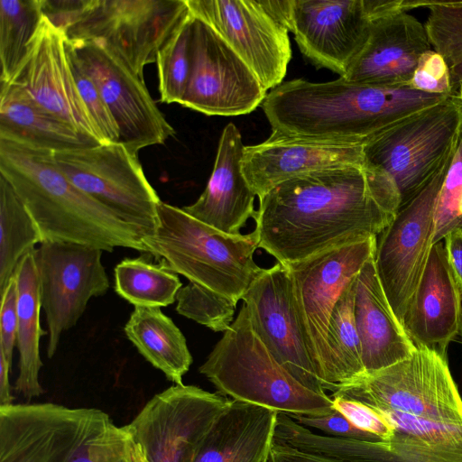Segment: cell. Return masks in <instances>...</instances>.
Segmentation results:
<instances>
[{
    "mask_svg": "<svg viewBox=\"0 0 462 462\" xmlns=\"http://www.w3.org/2000/svg\"><path fill=\"white\" fill-rule=\"evenodd\" d=\"M400 208L392 180L367 162L304 173L259 199L258 247L286 266L376 237Z\"/></svg>",
    "mask_w": 462,
    "mask_h": 462,
    "instance_id": "obj_1",
    "label": "cell"
},
{
    "mask_svg": "<svg viewBox=\"0 0 462 462\" xmlns=\"http://www.w3.org/2000/svg\"><path fill=\"white\" fill-rule=\"evenodd\" d=\"M448 97L340 77L323 83L297 79L271 89L261 106L273 133L307 140L365 143Z\"/></svg>",
    "mask_w": 462,
    "mask_h": 462,
    "instance_id": "obj_2",
    "label": "cell"
},
{
    "mask_svg": "<svg viewBox=\"0 0 462 462\" xmlns=\"http://www.w3.org/2000/svg\"><path fill=\"white\" fill-rule=\"evenodd\" d=\"M0 174L25 205L42 242L144 253L143 235L73 185L58 168L53 152L0 139Z\"/></svg>",
    "mask_w": 462,
    "mask_h": 462,
    "instance_id": "obj_3",
    "label": "cell"
},
{
    "mask_svg": "<svg viewBox=\"0 0 462 462\" xmlns=\"http://www.w3.org/2000/svg\"><path fill=\"white\" fill-rule=\"evenodd\" d=\"M0 462H144L129 425L97 408L0 406Z\"/></svg>",
    "mask_w": 462,
    "mask_h": 462,
    "instance_id": "obj_4",
    "label": "cell"
},
{
    "mask_svg": "<svg viewBox=\"0 0 462 462\" xmlns=\"http://www.w3.org/2000/svg\"><path fill=\"white\" fill-rule=\"evenodd\" d=\"M154 232L143 237L144 253L175 273L238 302L263 271L254 261L259 238L223 233L161 201Z\"/></svg>",
    "mask_w": 462,
    "mask_h": 462,
    "instance_id": "obj_5",
    "label": "cell"
},
{
    "mask_svg": "<svg viewBox=\"0 0 462 462\" xmlns=\"http://www.w3.org/2000/svg\"><path fill=\"white\" fill-rule=\"evenodd\" d=\"M220 394L278 413L326 415L331 398L302 385L273 357L254 330L246 306L199 366Z\"/></svg>",
    "mask_w": 462,
    "mask_h": 462,
    "instance_id": "obj_6",
    "label": "cell"
},
{
    "mask_svg": "<svg viewBox=\"0 0 462 462\" xmlns=\"http://www.w3.org/2000/svg\"><path fill=\"white\" fill-rule=\"evenodd\" d=\"M393 426L387 439L359 440L317 433L282 415L274 441L340 462H462V422L429 420L378 411Z\"/></svg>",
    "mask_w": 462,
    "mask_h": 462,
    "instance_id": "obj_7",
    "label": "cell"
},
{
    "mask_svg": "<svg viewBox=\"0 0 462 462\" xmlns=\"http://www.w3.org/2000/svg\"><path fill=\"white\" fill-rule=\"evenodd\" d=\"M461 134L462 105L456 94L365 142L364 154L392 180L402 208L455 153Z\"/></svg>",
    "mask_w": 462,
    "mask_h": 462,
    "instance_id": "obj_8",
    "label": "cell"
},
{
    "mask_svg": "<svg viewBox=\"0 0 462 462\" xmlns=\"http://www.w3.org/2000/svg\"><path fill=\"white\" fill-rule=\"evenodd\" d=\"M189 13L187 0H83L63 32L69 42L101 43L143 79Z\"/></svg>",
    "mask_w": 462,
    "mask_h": 462,
    "instance_id": "obj_9",
    "label": "cell"
},
{
    "mask_svg": "<svg viewBox=\"0 0 462 462\" xmlns=\"http://www.w3.org/2000/svg\"><path fill=\"white\" fill-rule=\"evenodd\" d=\"M329 396L360 402L374 410L462 422V397L448 357L427 347L391 366L341 385Z\"/></svg>",
    "mask_w": 462,
    "mask_h": 462,
    "instance_id": "obj_10",
    "label": "cell"
},
{
    "mask_svg": "<svg viewBox=\"0 0 462 462\" xmlns=\"http://www.w3.org/2000/svg\"><path fill=\"white\" fill-rule=\"evenodd\" d=\"M60 171L82 192L105 206L143 236L157 226L162 201L136 153L122 143L53 152Z\"/></svg>",
    "mask_w": 462,
    "mask_h": 462,
    "instance_id": "obj_11",
    "label": "cell"
},
{
    "mask_svg": "<svg viewBox=\"0 0 462 462\" xmlns=\"http://www.w3.org/2000/svg\"><path fill=\"white\" fill-rule=\"evenodd\" d=\"M294 34L305 58L318 69L344 77L369 35L377 15L375 0L264 1Z\"/></svg>",
    "mask_w": 462,
    "mask_h": 462,
    "instance_id": "obj_12",
    "label": "cell"
},
{
    "mask_svg": "<svg viewBox=\"0 0 462 462\" xmlns=\"http://www.w3.org/2000/svg\"><path fill=\"white\" fill-rule=\"evenodd\" d=\"M453 156L376 237L375 271L402 325L433 245L438 195Z\"/></svg>",
    "mask_w": 462,
    "mask_h": 462,
    "instance_id": "obj_13",
    "label": "cell"
},
{
    "mask_svg": "<svg viewBox=\"0 0 462 462\" xmlns=\"http://www.w3.org/2000/svg\"><path fill=\"white\" fill-rule=\"evenodd\" d=\"M230 401L219 393L185 384L153 395L128 424L144 462H192Z\"/></svg>",
    "mask_w": 462,
    "mask_h": 462,
    "instance_id": "obj_14",
    "label": "cell"
},
{
    "mask_svg": "<svg viewBox=\"0 0 462 462\" xmlns=\"http://www.w3.org/2000/svg\"><path fill=\"white\" fill-rule=\"evenodd\" d=\"M102 253L97 247L63 241L45 240L35 248L41 303L49 332L48 358L55 355L62 333L77 324L89 300L108 291Z\"/></svg>",
    "mask_w": 462,
    "mask_h": 462,
    "instance_id": "obj_15",
    "label": "cell"
},
{
    "mask_svg": "<svg viewBox=\"0 0 462 462\" xmlns=\"http://www.w3.org/2000/svg\"><path fill=\"white\" fill-rule=\"evenodd\" d=\"M376 237L284 265L291 277L297 316L322 386L328 358L327 332L332 310L345 288L374 254Z\"/></svg>",
    "mask_w": 462,
    "mask_h": 462,
    "instance_id": "obj_16",
    "label": "cell"
},
{
    "mask_svg": "<svg viewBox=\"0 0 462 462\" xmlns=\"http://www.w3.org/2000/svg\"><path fill=\"white\" fill-rule=\"evenodd\" d=\"M191 23V69L180 105L208 116L254 111L265 99L267 90L212 27L192 14Z\"/></svg>",
    "mask_w": 462,
    "mask_h": 462,
    "instance_id": "obj_17",
    "label": "cell"
},
{
    "mask_svg": "<svg viewBox=\"0 0 462 462\" xmlns=\"http://www.w3.org/2000/svg\"><path fill=\"white\" fill-rule=\"evenodd\" d=\"M187 4L193 15L238 54L266 90L282 83L291 59L289 31L264 1L187 0Z\"/></svg>",
    "mask_w": 462,
    "mask_h": 462,
    "instance_id": "obj_18",
    "label": "cell"
},
{
    "mask_svg": "<svg viewBox=\"0 0 462 462\" xmlns=\"http://www.w3.org/2000/svg\"><path fill=\"white\" fill-rule=\"evenodd\" d=\"M68 42L114 117L119 131V143L137 154L141 149L162 144L175 135L143 79L117 55L97 42Z\"/></svg>",
    "mask_w": 462,
    "mask_h": 462,
    "instance_id": "obj_19",
    "label": "cell"
},
{
    "mask_svg": "<svg viewBox=\"0 0 462 462\" xmlns=\"http://www.w3.org/2000/svg\"><path fill=\"white\" fill-rule=\"evenodd\" d=\"M241 300L254 330L277 362L302 385L327 395L297 316L288 269L278 262L263 269Z\"/></svg>",
    "mask_w": 462,
    "mask_h": 462,
    "instance_id": "obj_20",
    "label": "cell"
},
{
    "mask_svg": "<svg viewBox=\"0 0 462 462\" xmlns=\"http://www.w3.org/2000/svg\"><path fill=\"white\" fill-rule=\"evenodd\" d=\"M66 42L64 32L43 15L23 63L9 82L79 134L103 143L79 94Z\"/></svg>",
    "mask_w": 462,
    "mask_h": 462,
    "instance_id": "obj_21",
    "label": "cell"
},
{
    "mask_svg": "<svg viewBox=\"0 0 462 462\" xmlns=\"http://www.w3.org/2000/svg\"><path fill=\"white\" fill-rule=\"evenodd\" d=\"M365 162L364 143L307 140L272 132L264 142L245 147L242 171L261 199L293 177Z\"/></svg>",
    "mask_w": 462,
    "mask_h": 462,
    "instance_id": "obj_22",
    "label": "cell"
},
{
    "mask_svg": "<svg viewBox=\"0 0 462 462\" xmlns=\"http://www.w3.org/2000/svg\"><path fill=\"white\" fill-rule=\"evenodd\" d=\"M425 25L403 11L372 20L363 49L343 78L383 87H409L423 53L431 50Z\"/></svg>",
    "mask_w": 462,
    "mask_h": 462,
    "instance_id": "obj_23",
    "label": "cell"
},
{
    "mask_svg": "<svg viewBox=\"0 0 462 462\" xmlns=\"http://www.w3.org/2000/svg\"><path fill=\"white\" fill-rule=\"evenodd\" d=\"M402 326L416 347L443 356L462 328V295L448 266L443 242L433 244Z\"/></svg>",
    "mask_w": 462,
    "mask_h": 462,
    "instance_id": "obj_24",
    "label": "cell"
},
{
    "mask_svg": "<svg viewBox=\"0 0 462 462\" xmlns=\"http://www.w3.org/2000/svg\"><path fill=\"white\" fill-rule=\"evenodd\" d=\"M245 147L238 128L233 123L226 125L204 191L193 204L181 208L192 217L229 235H241L246 221L256 215V195L242 171Z\"/></svg>",
    "mask_w": 462,
    "mask_h": 462,
    "instance_id": "obj_25",
    "label": "cell"
},
{
    "mask_svg": "<svg viewBox=\"0 0 462 462\" xmlns=\"http://www.w3.org/2000/svg\"><path fill=\"white\" fill-rule=\"evenodd\" d=\"M353 311L365 374L406 359L415 350L381 286L374 254L356 275Z\"/></svg>",
    "mask_w": 462,
    "mask_h": 462,
    "instance_id": "obj_26",
    "label": "cell"
},
{
    "mask_svg": "<svg viewBox=\"0 0 462 462\" xmlns=\"http://www.w3.org/2000/svg\"><path fill=\"white\" fill-rule=\"evenodd\" d=\"M277 413L231 400L203 438L192 462H265Z\"/></svg>",
    "mask_w": 462,
    "mask_h": 462,
    "instance_id": "obj_27",
    "label": "cell"
},
{
    "mask_svg": "<svg viewBox=\"0 0 462 462\" xmlns=\"http://www.w3.org/2000/svg\"><path fill=\"white\" fill-rule=\"evenodd\" d=\"M0 139L34 148L64 152L102 144L38 106L14 83H1Z\"/></svg>",
    "mask_w": 462,
    "mask_h": 462,
    "instance_id": "obj_28",
    "label": "cell"
},
{
    "mask_svg": "<svg viewBox=\"0 0 462 462\" xmlns=\"http://www.w3.org/2000/svg\"><path fill=\"white\" fill-rule=\"evenodd\" d=\"M34 250L21 259L14 274L18 288L16 345L19 353V373L14 389L29 401L44 393L39 381L43 365L40 356V338L46 332L40 324L42 303Z\"/></svg>",
    "mask_w": 462,
    "mask_h": 462,
    "instance_id": "obj_29",
    "label": "cell"
},
{
    "mask_svg": "<svg viewBox=\"0 0 462 462\" xmlns=\"http://www.w3.org/2000/svg\"><path fill=\"white\" fill-rule=\"evenodd\" d=\"M124 330L152 366L174 384H184L182 378L192 364V356L184 335L161 308L134 307Z\"/></svg>",
    "mask_w": 462,
    "mask_h": 462,
    "instance_id": "obj_30",
    "label": "cell"
},
{
    "mask_svg": "<svg viewBox=\"0 0 462 462\" xmlns=\"http://www.w3.org/2000/svg\"><path fill=\"white\" fill-rule=\"evenodd\" d=\"M356 278L336 302L328 327V358L323 387L332 393L337 387L365 375L353 311Z\"/></svg>",
    "mask_w": 462,
    "mask_h": 462,
    "instance_id": "obj_31",
    "label": "cell"
},
{
    "mask_svg": "<svg viewBox=\"0 0 462 462\" xmlns=\"http://www.w3.org/2000/svg\"><path fill=\"white\" fill-rule=\"evenodd\" d=\"M42 242L37 224L11 183L0 174V293L21 259Z\"/></svg>",
    "mask_w": 462,
    "mask_h": 462,
    "instance_id": "obj_32",
    "label": "cell"
},
{
    "mask_svg": "<svg viewBox=\"0 0 462 462\" xmlns=\"http://www.w3.org/2000/svg\"><path fill=\"white\" fill-rule=\"evenodd\" d=\"M181 287L178 274L161 261L125 259L115 268L116 292L134 307H167Z\"/></svg>",
    "mask_w": 462,
    "mask_h": 462,
    "instance_id": "obj_33",
    "label": "cell"
},
{
    "mask_svg": "<svg viewBox=\"0 0 462 462\" xmlns=\"http://www.w3.org/2000/svg\"><path fill=\"white\" fill-rule=\"evenodd\" d=\"M42 17V0H0L1 83L23 63Z\"/></svg>",
    "mask_w": 462,
    "mask_h": 462,
    "instance_id": "obj_34",
    "label": "cell"
},
{
    "mask_svg": "<svg viewBox=\"0 0 462 462\" xmlns=\"http://www.w3.org/2000/svg\"><path fill=\"white\" fill-rule=\"evenodd\" d=\"M429 10L425 28L433 50L446 60L451 87L457 94L462 84V1L408 0L407 8Z\"/></svg>",
    "mask_w": 462,
    "mask_h": 462,
    "instance_id": "obj_35",
    "label": "cell"
},
{
    "mask_svg": "<svg viewBox=\"0 0 462 462\" xmlns=\"http://www.w3.org/2000/svg\"><path fill=\"white\" fill-rule=\"evenodd\" d=\"M191 14L159 51L157 69L161 101L180 104L191 69Z\"/></svg>",
    "mask_w": 462,
    "mask_h": 462,
    "instance_id": "obj_36",
    "label": "cell"
},
{
    "mask_svg": "<svg viewBox=\"0 0 462 462\" xmlns=\"http://www.w3.org/2000/svg\"><path fill=\"white\" fill-rule=\"evenodd\" d=\"M176 310L213 331L225 332L233 323L237 302L199 285L189 282L176 296Z\"/></svg>",
    "mask_w": 462,
    "mask_h": 462,
    "instance_id": "obj_37",
    "label": "cell"
},
{
    "mask_svg": "<svg viewBox=\"0 0 462 462\" xmlns=\"http://www.w3.org/2000/svg\"><path fill=\"white\" fill-rule=\"evenodd\" d=\"M457 227H462V134L438 195L433 244Z\"/></svg>",
    "mask_w": 462,
    "mask_h": 462,
    "instance_id": "obj_38",
    "label": "cell"
},
{
    "mask_svg": "<svg viewBox=\"0 0 462 462\" xmlns=\"http://www.w3.org/2000/svg\"><path fill=\"white\" fill-rule=\"evenodd\" d=\"M68 57L80 98L103 143H119V131L101 93L67 41Z\"/></svg>",
    "mask_w": 462,
    "mask_h": 462,
    "instance_id": "obj_39",
    "label": "cell"
},
{
    "mask_svg": "<svg viewBox=\"0 0 462 462\" xmlns=\"http://www.w3.org/2000/svg\"><path fill=\"white\" fill-rule=\"evenodd\" d=\"M409 87L430 94L451 96L449 68L444 58L433 49L421 55Z\"/></svg>",
    "mask_w": 462,
    "mask_h": 462,
    "instance_id": "obj_40",
    "label": "cell"
},
{
    "mask_svg": "<svg viewBox=\"0 0 462 462\" xmlns=\"http://www.w3.org/2000/svg\"><path fill=\"white\" fill-rule=\"evenodd\" d=\"M329 397L333 408L358 429L374 434L380 439H387L393 435L392 424L374 409L355 400L338 396Z\"/></svg>",
    "mask_w": 462,
    "mask_h": 462,
    "instance_id": "obj_41",
    "label": "cell"
},
{
    "mask_svg": "<svg viewBox=\"0 0 462 462\" xmlns=\"http://www.w3.org/2000/svg\"><path fill=\"white\" fill-rule=\"evenodd\" d=\"M18 328V288L14 275L1 293L0 354L12 368Z\"/></svg>",
    "mask_w": 462,
    "mask_h": 462,
    "instance_id": "obj_42",
    "label": "cell"
},
{
    "mask_svg": "<svg viewBox=\"0 0 462 462\" xmlns=\"http://www.w3.org/2000/svg\"><path fill=\"white\" fill-rule=\"evenodd\" d=\"M288 415V414H287ZM297 423L309 429H315L321 434L343 439H354L359 440H378L374 434L364 431L352 424L341 412L333 410L326 415H289Z\"/></svg>",
    "mask_w": 462,
    "mask_h": 462,
    "instance_id": "obj_43",
    "label": "cell"
},
{
    "mask_svg": "<svg viewBox=\"0 0 462 462\" xmlns=\"http://www.w3.org/2000/svg\"><path fill=\"white\" fill-rule=\"evenodd\" d=\"M443 240L448 266L462 295V227L451 230Z\"/></svg>",
    "mask_w": 462,
    "mask_h": 462,
    "instance_id": "obj_44",
    "label": "cell"
},
{
    "mask_svg": "<svg viewBox=\"0 0 462 462\" xmlns=\"http://www.w3.org/2000/svg\"><path fill=\"white\" fill-rule=\"evenodd\" d=\"M268 462H340L332 458L325 457L303 452L293 448L273 443Z\"/></svg>",
    "mask_w": 462,
    "mask_h": 462,
    "instance_id": "obj_45",
    "label": "cell"
},
{
    "mask_svg": "<svg viewBox=\"0 0 462 462\" xmlns=\"http://www.w3.org/2000/svg\"><path fill=\"white\" fill-rule=\"evenodd\" d=\"M12 368L0 354V406L14 403V397L12 393L9 374Z\"/></svg>",
    "mask_w": 462,
    "mask_h": 462,
    "instance_id": "obj_46",
    "label": "cell"
},
{
    "mask_svg": "<svg viewBox=\"0 0 462 462\" xmlns=\"http://www.w3.org/2000/svg\"><path fill=\"white\" fill-rule=\"evenodd\" d=\"M457 95L461 102V105H462V84L460 85L457 92Z\"/></svg>",
    "mask_w": 462,
    "mask_h": 462,
    "instance_id": "obj_47",
    "label": "cell"
},
{
    "mask_svg": "<svg viewBox=\"0 0 462 462\" xmlns=\"http://www.w3.org/2000/svg\"><path fill=\"white\" fill-rule=\"evenodd\" d=\"M460 337H461V340H462V328H461V330H460V334H459Z\"/></svg>",
    "mask_w": 462,
    "mask_h": 462,
    "instance_id": "obj_48",
    "label": "cell"
},
{
    "mask_svg": "<svg viewBox=\"0 0 462 462\" xmlns=\"http://www.w3.org/2000/svg\"><path fill=\"white\" fill-rule=\"evenodd\" d=\"M265 462H268V459Z\"/></svg>",
    "mask_w": 462,
    "mask_h": 462,
    "instance_id": "obj_49",
    "label": "cell"
}]
</instances>
